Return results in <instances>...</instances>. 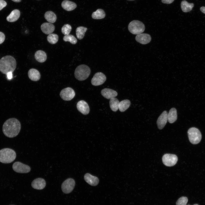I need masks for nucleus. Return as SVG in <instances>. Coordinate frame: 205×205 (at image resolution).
Listing matches in <instances>:
<instances>
[{"label": "nucleus", "mask_w": 205, "mask_h": 205, "mask_svg": "<svg viewBox=\"0 0 205 205\" xmlns=\"http://www.w3.org/2000/svg\"><path fill=\"white\" fill-rule=\"evenodd\" d=\"M21 129L19 121L15 118H10L5 121L3 126V131L6 136L10 138L15 137L19 134Z\"/></svg>", "instance_id": "nucleus-1"}, {"label": "nucleus", "mask_w": 205, "mask_h": 205, "mask_svg": "<svg viewBox=\"0 0 205 205\" xmlns=\"http://www.w3.org/2000/svg\"><path fill=\"white\" fill-rule=\"evenodd\" d=\"M16 67V62L13 56L7 55L3 57L0 60V71L6 75L10 72L13 73Z\"/></svg>", "instance_id": "nucleus-2"}, {"label": "nucleus", "mask_w": 205, "mask_h": 205, "mask_svg": "<svg viewBox=\"0 0 205 205\" xmlns=\"http://www.w3.org/2000/svg\"><path fill=\"white\" fill-rule=\"evenodd\" d=\"M16 157V152L11 149L5 148L0 150V162L2 163H11L15 160Z\"/></svg>", "instance_id": "nucleus-3"}, {"label": "nucleus", "mask_w": 205, "mask_h": 205, "mask_svg": "<svg viewBox=\"0 0 205 205\" xmlns=\"http://www.w3.org/2000/svg\"><path fill=\"white\" fill-rule=\"evenodd\" d=\"M91 73L90 68L87 65H81L76 68L74 75L75 78L79 81H83L87 79Z\"/></svg>", "instance_id": "nucleus-4"}, {"label": "nucleus", "mask_w": 205, "mask_h": 205, "mask_svg": "<svg viewBox=\"0 0 205 205\" xmlns=\"http://www.w3.org/2000/svg\"><path fill=\"white\" fill-rule=\"evenodd\" d=\"M128 29L132 34L137 35L144 31L145 26L142 22L138 20H133L128 24Z\"/></svg>", "instance_id": "nucleus-5"}, {"label": "nucleus", "mask_w": 205, "mask_h": 205, "mask_svg": "<svg viewBox=\"0 0 205 205\" xmlns=\"http://www.w3.org/2000/svg\"><path fill=\"white\" fill-rule=\"evenodd\" d=\"M188 134L190 142L193 144H197L200 142L202 135L199 130L194 127H192L188 130Z\"/></svg>", "instance_id": "nucleus-6"}, {"label": "nucleus", "mask_w": 205, "mask_h": 205, "mask_svg": "<svg viewBox=\"0 0 205 205\" xmlns=\"http://www.w3.org/2000/svg\"><path fill=\"white\" fill-rule=\"evenodd\" d=\"M75 185L74 180L69 178L65 180L62 183L61 188L63 192L68 194L71 192L73 189Z\"/></svg>", "instance_id": "nucleus-7"}, {"label": "nucleus", "mask_w": 205, "mask_h": 205, "mask_svg": "<svg viewBox=\"0 0 205 205\" xmlns=\"http://www.w3.org/2000/svg\"><path fill=\"white\" fill-rule=\"evenodd\" d=\"M162 160L163 163L165 165L171 167L176 164L178 161V158L175 155L166 154L163 156Z\"/></svg>", "instance_id": "nucleus-8"}, {"label": "nucleus", "mask_w": 205, "mask_h": 205, "mask_svg": "<svg viewBox=\"0 0 205 205\" xmlns=\"http://www.w3.org/2000/svg\"><path fill=\"white\" fill-rule=\"evenodd\" d=\"M75 95V93L74 90L69 87L63 89L60 93L61 97L65 101H70L74 97Z\"/></svg>", "instance_id": "nucleus-9"}, {"label": "nucleus", "mask_w": 205, "mask_h": 205, "mask_svg": "<svg viewBox=\"0 0 205 205\" xmlns=\"http://www.w3.org/2000/svg\"><path fill=\"white\" fill-rule=\"evenodd\" d=\"M12 167L14 171L18 173H26L30 171V168L29 166L18 161L15 162Z\"/></svg>", "instance_id": "nucleus-10"}, {"label": "nucleus", "mask_w": 205, "mask_h": 205, "mask_svg": "<svg viewBox=\"0 0 205 205\" xmlns=\"http://www.w3.org/2000/svg\"><path fill=\"white\" fill-rule=\"evenodd\" d=\"M106 79V76L102 73H96L91 80L92 84L94 86H98L103 84Z\"/></svg>", "instance_id": "nucleus-11"}, {"label": "nucleus", "mask_w": 205, "mask_h": 205, "mask_svg": "<svg viewBox=\"0 0 205 205\" xmlns=\"http://www.w3.org/2000/svg\"><path fill=\"white\" fill-rule=\"evenodd\" d=\"M77 107L78 110L84 115H87L89 112L90 109L87 103L83 100L79 101L77 103Z\"/></svg>", "instance_id": "nucleus-12"}, {"label": "nucleus", "mask_w": 205, "mask_h": 205, "mask_svg": "<svg viewBox=\"0 0 205 205\" xmlns=\"http://www.w3.org/2000/svg\"><path fill=\"white\" fill-rule=\"evenodd\" d=\"M168 113L167 111H164L158 117L157 124L158 128L162 129L165 126L168 120Z\"/></svg>", "instance_id": "nucleus-13"}, {"label": "nucleus", "mask_w": 205, "mask_h": 205, "mask_svg": "<svg viewBox=\"0 0 205 205\" xmlns=\"http://www.w3.org/2000/svg\"><path fill=\"white\" fill-rule=\"evenodd\" d=\"M135 39L136 41L142 44H145L149 43L151 40L150 36L146 33H141L137 34Z\"/></svg>", "instance_id": "nucleus-14"}, {"label": "nucleus", "mask_w": 205, "mask_h": 205, "mask_svg": "<svg viewBox=\"0 0 205 205\" xmlns=\"http://www.w3.org/2000/svg\"><path fill=\"white\" fill-rule=\"evenodd\" d=\"M46 185V183L45 180L40 178L34 179L31 183V186L32 188L38 190L43 189L45 187Z\"/></svg>", "instance_id": "nucleus-15"}, {"label": "nucleus", "mask_w": 205, "mask_h": 205, "mask_svg": "<svg viewBox=\"0 0 205 205\" xmlns=\"http://www.w3.org/2000/svg\"><path fill=\"white\" fill-rule=\"evenodd\" d=\"M101 94L105 98L110 99L116 97L118 95L117 92L113 90L105 88L102 90Z\"/></svg>", "instance_id": "nucleus-16"}, {"label": "nucleus", "mask_w": 205, "mask_h": 205, "mask_svg": "<svg viewBox=\"0 0 205 205\" xmlns=\"http://www.w3.org/2000/svg\"><path fill=\"white\" fill-rule=\"evenodd\" d=\"M55 26L50 23L44 22L41 26V29L42 31L46 34H52L55 30Z\"/></svg>", "instance_id": "nucleus-17"}, {"label": "nucleus", "mask_w": 205, "mask_h": 205, "mask_svg": "<svg viewBox=\"0 0 205 205\" xmlns=\"http://www.w3.org/2000/svg\"><path fill=\"white\" fill-rule=\"evenodd\" d=\"M85 181L89 184L92 186H96L99 183V180L98 177L87 173L84 176Z\"/></svg>", "instance_id": "nucleus-18"}, {"label": "nucleus", "mask_w": 205, "mask_h": 205, "mask_svg": "<svg viewBox=\"0 0 205 205\" xmlns=\"http://www.w3.org/2000/svg\"><path fill=\"white\" fill-rule=\"evenodd\" d=\"M28 75L29 78L34 81H38L40 78V74L39 72L35 69L32 68L29 70Z\"/></svg>", "instance_id": "nucleus-19"}, {"label": "nucleus", "mask_w": 205, "mask_h": 205, "mask_svg": "<svg viewBox=\"0 0 205 205\" xmlns=\"http://www.w3.org/2000/svg\"><path fill=\"white\" fill-rule=\"evenodd\" d=\"M61 5L64 9L68 11L73 10L77 7L76 3L68 0L63 1Z\"/></svg>", "instance_id": "nucleus-20"}, {"label": "nucleus", "mask_w": 205, "mask_h": 205, "mask_svg": "<svg viewBox=\"0 0 205 205\" xmlns=\"http://www.w3.org/2000/svg\"><path fill=\"white\" fill-rule=\"evenodd\" d=\"M20 12L18 9L13 11L7 17V20L10 22H13L17 21L20 17Z\"/></svg>", "instance_id": "nucleus-21"}, {"label": "nucleus", "mask_w": 205, "mask_h": 205, "mask_svg": "<svg viewBox=\"0 0 205 205\" xmlns=\"http://www.w3.org/2000/svg\"><path fill=\"white\" fill-rule=\"evenodd\" d=\"M34 58L38 62L42 63L44 62L46 60L47 56L44 51L41 50H38L35 53Z\"/></svg>", "instance_id": "nucleus-22"}, {"label": "nucleus", "mask_w": 205, "mask_h": 205, "mask_svg": "<svg viewBox=\"0 0 205 205\" xmlns=\"http://www.w3.org/2000/svg\"><path fill=\"white\" fill-rule=\"evenodd\" d=\"M168 120L170 123L175 122L177 119V113L176 109L174 108H171L168 113Z\"/></svg>", "instance_id": "nucleus-23"}, {"label": "nucleus", "mask_w": 205, "mask_h": 205, "mask_svg": "<svg viewBox=\"0 0 205 205\" xmlns=\"http://www.w3.org/2000/svg\"><path fill=\"white\" fill-rule=\"evenodd\" d=\"M181 8L184 12H188L191 11L194 6L193 3H189L185 0H183L181 3Z\"/></svg>", "instance_id": "nucleus-24"}, {"label": "nucleus", "mask_w": 205, "mask_h": 205, "mask_svg": "<svg viewBox=\"0 0 205 205\" xmlns=\"http://www.w3.org/2000/svg\"><path fill=\"white\" fill-rule=\"evenodd\" d=\"M44 17L48 22L51 23L55 22L57 19L56 15L53 12L50 11L46 12L44 14Z\"/></svg>", "instance_id": "nucleus-25"}, {"label": "nucleus", "mask_w": 205, "mask_h": 205, "mask_svg": "<svg viewBox=\"0 0 205 205\" xmlns=\"http://www.w3.org/2000/svg\"><path fill=\"white\" fill-rule=\"evenodd\" d=\"M105 16L104 11L101 9H98L93 12L92 15V17L94 19H99L104 18Z\"/></svg>", "instance_id": "nucleus-26"}, {"label": "nucleus", "mask_w": 205, "mask_h": 205, "mask_svg": "<svg viewBox=\"0 0 205 205\" xmlns=\"http://www.w3.org/2000/svg\"><path fill=\"white\" fill-rule=\"evenodd\" d=\"M119 101L116 98L110 99L109 101V104L111 110L114 112L117 111L119 108Z\"/></svg>", "instance_id": "nucleus-27"}, {"label": "nucleus", "mask_w": 205, "mask_h": 205, "mask_svg": "<svg viewBox=\"0 0 205 205\" xmlns=\"http://www.w3.org/2000/svg\"><path fill=\"white\" fill-rule=\"evenodd\" d=\"M87 30V28L85 27L80 26L77 27L76 30V33L78 39L79 40L83 39Z\"/></svg>", "instance_id": "nucleus-28"}, {"label": "nucleus", "mask_w": 205, "mask_h": 205, "mask_svg": "<svg viewBox=\"0 0 205 205\" xmlns=\"http://www.w3.org/2000/svg\"><path fill=\"white\" fill-rule=\"evenodd\" d=\"M130 102L127 99L124 100L120 102L119 109L121 112H123L126 110L130 106Z\"/></svg>", "instance_id": "nucleus-29"}, {"label": "nucleus", "mask_w": 205, "mask_h": 205, "mask_svg": "<svg viewBox=\"0 0 205 205\" xmlns=\"http://www.w3.org/2000/svg\"><path fill=\"white\" fill-rule=\"evenodd\" d=\"M48 42L52 44L56 43L58 40V36L56 34H49L47 37Z\"/></svg>", "instance_id": "nucleus-30"}, {"label": "nucleus", "mask_w": 205, "mask_h": 205, "mask_svg": "<svg viewBox=\"0 0 205 205\" xmlns=\"http://www.w3.org/2000/svg\"><path fill=\"white\" fill-rule=\"evenodd\" d=\"M63 39L64 41L69 42L72 44H75L77 42V39L74 36L71 34L65 35L63 37Z\"/></svg>", "instance_id": "nucleus-31"}, {"label": "nucleus", "mask_w": 205, "mask_h": 205, "mask_svg": "<svg viewBox=\"0 0 205 205\" xmlns=\"http://www.w3.org/2000/svg\"><path fill=\"white\" fill-rule=\"evenodd\" d=\"M71 29L72 28L71 25L68 24H66L62 27L61 31L62 33L65 35L69 34Z\"/></svg>", "instance_id": "nucleus-32"}, {"label": "nucleus", "mask_w": 205, "mask_h": 205, "mask_svg": "<svg viewBox=\"0 0 205 205\" xmlns=\"http://www.w3.org/2000/svg\"><path fill=\"white\" fill-rule=\"evenodd\" d=\"M188 201L187 197L182 196L179 198L176 202V205H186Z\"/></svg>", "instance_id": "nucleus-33"}, {"label": "nucleus", "mask_w": 205, "mask_h": 205, "mask_svg": "<svg viewBox=\"0 0 205 205\" xmlns=\"http://www.w3.org/2000/svg\"><path fill=\"white\" fill-rule=\"evenodd\" d=\"M7 5L6 2L3 0H0V11L5 7Z\"/></svg>", "instance_id": "nucleus-34"}, {"label": "nucleus", "mask_w": 205, "mask_h": 205, "mask_svg": "<svg viewBox=\"0 0 205 205\" xmlns=\"http://www.w3.org/2000/svg\"><path fill=\"white\" fill-rule=\"evenodd\" d=\"M5 34L3 32H0V44L3 42L5 40Z\"/></svg>", "instance_id": "nucleus-35"}, {"label": "nucleus", "mask_w": 205, "mask_h": 205, "mask_svg": "<svg viewBox=\"0 0 205 205\" xmlns=\"http://www.w3.org/2000/svg\"><path fill=\"white\" fill-rule=\"evenodd\" d=\"M174 0H161L162 2L163 3L170 4L172 3Z\"/></svg>", "instance_id": "nucleus-36"}, {"label": "nucleus", "mask_w": 205, "mask_h": 205, "mask_svg": "<svg viewBox=\"0 0 205 205\" xmlns=\"http://www.w3.org/2000/svg\"><path fill=\"white\" fill-rule=\"evenodd\" d=\"M7 78L8 80L11 79L13 76L12 73V72H10L7 73Z\"/></svg>", "instance_id": "nucleus-37"}, {"label": "nucleus", "mask_w": 205, "mask_h": 205, "mask_svg": "<svg viewBox=\"0 0 205 205\" xmlns=\"http://www.w3.org/2000/svg\"><path fill=\"white\" fill-rule=\"evenodd\" d=\"M200 11L203 13L205 14V7L202 6L200 8Z\"/></svg>", "instance_id": "nucleus-38"}, {"label": "nucleus", "mask_w": 205, "mask_h": 205, "mask_svg": "<svg viewBox=\"0 0 205 205\" xmlns=\"http://www.w3.org/2000/svg\"><path fill=\"white\" fill-rule=\"evenodd\" d=\"M15 2H19L21 1V0H12Z\"/></svg>", "instance_id": "nucleus-39"}, {"label": "nucleus", "mask_w": 205, "mask_h": 205, "mask_svg": "<svg viewBox=\"0 0 205 205\" xmlns=\"http://www.w3.org/2000/svg\"><path fill=\"white\" fill-rule=\"evenodd\" d=\"M127 0L129 1H134V0Z\"/></svg>", "instance_id": "nucleus-40"}, {"label": "nucleus", "mask_w": 205, "mask_h": 205, "mask_svg": "<svg viewBox=\"0 0 205 205\" xmlns=\"http://www.w3.org/2000/svg\"><path fill=\"white\" fill-rule=\"evenodd\" d=\"M193 205H198V204H194Z\"/></svg>", "instance_id": "nucleus-41"}]
</instances>
